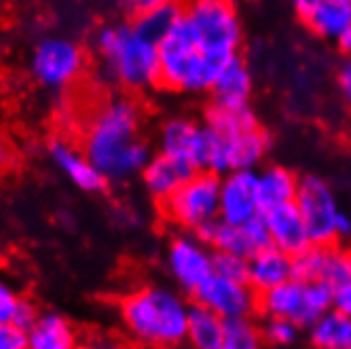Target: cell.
Instances as JSON below:
<instances>
[{
  "mask_svg": "<svg viewBox=\"0 0 351 349\" xmlns=\"http://www.w3.org/2000/svg\"><path fill=\"white\" fill-rule=\"evenodd\" d=\"M261 335H263L265 345H269L273 349H286L300 341L303 330L290 320L269 317V320H263V324H261Z\"/></svg>",
  "mask_w": 351,
  "mask_h": 349,
  "instance_id": "f546056e",
  "label": "cell"
},
{
  "mask_svg": "<svg viewBox=\"0 0 351 349\" xmlns=\"http://www.w3.org/2000/svg\"><path fill=\"white\" fill-rule=\"evenodd\" d=\"M224 335V320L202 305H191L186 343L193 349H220Z\"/></svg>",
  "mask_w": 351,
  "mask_h": 349,
  "instance_id": "4316f807",
  "label": "cell"
},
{
  "mask_svg": "<svg viewBox=\"0 0 351 349\" xmlns=\"http://www.w3.org/2000/svg\"><path fill=\"white\" fill-rule=\"evenodd\" d=\"M79 333L60 311H43L34 328L28 330V349H77Z\"/></svg>",
  "mask_w": 351,
  "mask_h": 349,
  "instance_id": "7402d4cb",
  "label": "cell"
},
{
  "mask_svg": "<svg viewBox=\"0 0 351 349\" xmlns=\"http://www.w3.org/2000/svg\"><path fill=\"white\" fill-rule=\"evenodd\" d=\"M202 123L214 136H235L241 132L261 128V121H258L256 112L252 110V106L241 108V110H229V108L208 104L204 110Z\"/></svg>",
  "mask_w": 351,
  "mask_h": 349,
  "instance_id": "484cf974",
  "label": "cell"
},
{
  "mask_svg": "<svg viewBox=\"0 0 351 349\" xmlns=\"http://www.w3.org/2000/svg\"><path fill=\"white\" fill-rule=\"evenodd\" d=\"M292 280V258L278 248H265L247 258V286L256 294L278 288Z\"/></svg>",
  "mask_w": 351,
  "mask_h": 349,
  "instance_id": "ffe728a7",
  "label": "cell"
},
{
  "mask_svg": "<svg viewBox=\"0 0 351 349\" xmlns=\"http://www.w3.org/2000/svg\"><path fill=\"white\" fill-rule=\"evenodd\" d=\"M142 110L134 97L117 95L91 117L83 138V153L106 182H128L144 171L153 148L140 136Z\"/></svg>",
  "mask_w": 351,
  "mask_h": 349,
  "instance_id": "6da1fadb",
  "label": "cell"
},
{
  "mask_svg": "<svg viewBox=\"0 0 351 349\" xmlns=\"http://www.w3.org/2000/svg\"><path fill=\"white\" fill-rule=\"evenodd\" d=\"M184 5L171 3V0H153L142 13L130 19L132 28L146 40L159 45L165 34L173 28V23L180 19Z\"/></svg>",
  "mask_w": 351,
  "mask_h": 349,
  "instance_id": "603a6c76",
  "label": "cell"
},
{
  "mask_svg": "<svg viewBox=\"0 0 351 349\" xmlns=\"http://www.w3.org/2000/svg\"><path fill=\"white\" fill-rule=\"evenodd\" d=\"M220 349H265L261 324H256L254 317L224 322Z\"/></svg>",
  "mask_w": 351,
  "mask_h": 349,
  "instance_id": "83f0119b",
  "label": "cell"
},
{
  "mask_svg": "<svg viewBox=\"0 0 351 349\" xmlns=\"http://www.w3.org/2000/svg\"><path fill=\"white\" fill-rule=\"evenodd\" d=\"M326 265V248H309L307 252L292 258V280L300 284L322 282Z\"/></svg>",
  "mask_w": 351,
  "mask_h": 349,
  "instance_id": "4dcf8cb0",
  "label": "cell"
},
{
  "mask_svg": "<svg viewBox=\"0 0 351 349\" xmlns=\"http://www.w3.org/2000/svg\"><path fill=\"white\" fill-rule=\"evenodd\" d=\"M294 13L322 40L337 43L351 26V0H294Z\"/></svg>",
  "mask_w": 351,
  "mask_h": 349,
  "instance_id": "5bb4252c",
  "label": "cell"
},
{
  "mask_svg": "<svg viewBox=\"0 0 351 349\" xmlns=\"http://www.w3.org/2000/svg\"><path fill=\"white\" fill-rule=\"evenodd\" d=\"M305 333L311 349H351V320L335 309Z\"/></svg>",
  "mask_w": 351,
  "mask_h": 349,
  "instance_id": "d4e9b609",
  "label": "cell"
},
{
  "mask_svg": "<svg viewBox=\"0 0 351 349\" xmlns=\"http://www.w3.org/2000/svg\"><path fill=\"white\" fill-rule=\"evenodd\" d=\"M220 176L212 171H195L193 176L159 204L161 214L184 233H197L218 220Z\"/></svg>",
  "mask_w": 351,
  "mask_h": 349,
  "instance_id": "8992f818",
  "label": "cell"
},
{
  "mask_svg": "<svg viewBox=\"0 0 351 349\" xmlns=\"http://www.w3.org/2000/svg\"><path fill=\"white\" fill-rule=\"evenodd\" d=\"M243 229H245L247 239H250V243L254 245L256 252H261V250H265V248L271 245V235H269V229H267V222H265L263 214L252 218L247 224H243Z\"/></svg>",
  "mask_w": 351,
  "mask_h": 349,
  "instance_id": "836d02e7",
  "label": "cell"
},
{
  "mask_svg": "<svg viewBox=\"0 0 351 349\" xmlns=\"http://www.w3.org/2000/svg\"><path fill=\"white\" fill-rule=\"evenodd\" d=\"M159 153L184 163L193 171H208L210 134L202 121L191 117H167L157 132Z\"/></svg>",
  "mask_w": 351,
  "mask_h": 349,
  "instance_id": "8fae6325",
  "label": "cell"
},
{
  "mask_svg": "<svg viewBox=\"0 0 351 349\" xmlns=\"http://www.w3.org/2000/svg\"><path fill=\"white\" fill-rule=\"evenodd\" d=\"M157 49L159 87L171 93L210 95L220 72L224 70L202 53L184 15L173 23V28L165 34Z\"/></svg>",
  "mask_w": 351,
  "mask_h": 349,
  "instance_id": "277c9868",
  "label": "cell"
},
{
  "mask_svg": "<svg viewBox=\"0 0 351 349\" xmlns=\"http://www.w3.org/2000/svg\"><path fill=\"white\" fill-rule=\"evenodd\" d=\"M258 171H231L220 178L218 220L231 227H243L261 216Z\"/></svg>",
  "mask_w": 351,
  "mask_h": 349,
  "instance_id": "4fadbf2b",
  "label": "cell"
},
{
  "mask_svg": "<svg viewBox=\"0 0 351 349\" xmlns=\"http://www.w3.org/2000/svg\"><path fill=\"white\" fill-rule=\"evenodd\" d=\"M195 235L202 239L212 252H218V254H233L245 261L256 254L254 245L250 243L243 227H231V224L214 220L206 224L204 229H199Z\"/></svg>",
  "mask_w": 351,
  "mask_h": 349,
  "instance_id": "cb8c5ba5",
  "label": "cell"
},
{
  "mask_svg": "<svg viewBox=\"0 0 351 349\" xmlns=\"http://www.w3.org/2000/svg\"><path fill=\"white\" fill-rule=\"evenodd\" d=\"M322 282H326L332 290L351 284V248H341V245L326 248V265H324Z\"/></svg>",
  "mask_w": 351,
  "mask_h": 349,
  "instance_id": "f1b7e54d",
  "label": "cell"
},
{
  "mask_svg": "<svg viewBox=\"0 0 351 349\" xmlns=\"http://www.w3.org/2000/svg\"><path fill=\"white\" fill-rule=\"evenodd\" d=\"M214 276L247 284V261L233 254H218L214 252Z\"/></svg>",
  "mask_w": 351,
  "mask_h": 349,
  "instance_id": "1f68e13d",
  "label": "cell"
},
{
  "mask_svg": "<svg viewBox=\"0 0 351 349\" xmlns=\"http://www.w3.org/2000/svg\"><path fill=\"white\" fill-rule=\"evenodd\" d=\"M87 66L83 47L62 34H47L36 40L30 53V74L32 79L49 89L64 91L81 79Z\"/></svg>",
  "mask_w": 351,
  "mask_h": 349,
  "instance_id": "52a82bcc",
  "label": "cell"
},
{
  "mask_svg": "<svg viewBox=\"0 0 351 349\" xmlns=\"http://www.w3.org/2000/svg\"><path fill=\"white\" fill-rule=\"evenodd\" d=\"M335 233H337V239H349L351 237V214L345 212L341 208V212L337 214V220H335Z\"/></svg>",
  "mask_w": 351,
  "mask_h": 349,
  "instance_id": "ab89813d",
  "label": "cell"
},
{
  "mask_svg": "<svg viewBox=\"0 0 351 349\" xmlns=\"http://www.w3.org/2000/svg\"><path fill=\"white\" fill-rule=\"evenodd\" d=\"M294 206L298 214L303 216L311 245L315 248L337 245L339 239L335 233V220H337V214L341 212V206H339L337 193L328 180L317 176V173H305V176H300Z\"/></svg>",
  "mask_w": 351,
  "mask_h": 349,
  "instance_id": "9c48e42d",
  "label": "cell"
},
{
  "mask_svg": "<svg viewBox=\"0 0 351 349\" xmlns=\"http://www.w3.org/2000/svg\"><path fill=\"white\" fill-rule=\"evenodd\" d=\"M337 47H339V51H341L343 58L351 60V26H349L347 32L337 40Z\"/></svg>",
  "mask_w": 351,
  "mask_h": 349,
  "instance_id": "60d3db41",
  "label": "cell"
},
{
  "mask_svg": "<svg viewBox=\"0 0 351 349\" xmlns=\"http://www.w3.org/2000/svg\"><path fill=\"white\" fill-rule=\"evenodd\" d=\"M195 305L210 309L224 322L247 320L256 315L258 294L241 282H231L218 276H212L193 296Z\"/></svg>",
  "mask_w": 351,
  "mask_h": 349,
  "instance_id": "7c38bea8",
  "label": "cell"
},
{
  "mask_svg": "<svg viewBox=\"0 0 351 349\" xmlns=\"http://www.w3.org/2000/svg\"><path fill=\"white\" fill-rule=\"evenodd\" d=\"M26 296L15 288V284L0 273V324H13V317Z\"/></svg>",
  "mask_w": 351,
  "mask_h": 349,
  "instance_id": "d6a6232c",
  "label": "cell"
},
{
  "mask_svg": "<svg viewBox=\"0 0 351 349\" xmlns=\"http://www.w3.org/2000/svg\"><path fill=\"white\" fill-rule=\"evenodd\" d=\"M332 309L343 313L345 317L351 320V284L345 286V288H339L335 290V303H332Z\"/></svg>",
  "mask_w": 351,
  "mask_h": 349,
  "instance_id": "74e56055",
  "label": "cell"
},
{
  "mask_svg": "<svg viewBox=\"0 0 351 349\" xmlns=\"http://www.w3.org/2000/svg\"><path fill=\"white\" fill-rule=\"evenodd\" d=\"M184 19L195 34L202 53L220 68L241 56L243 21L237 5L229 0H195L184 5Z\"/></svg>",
  "mask_w": 351,
  "mask_h": 349,
  "instance_id": "5b68a950",
  "label": "cell"
},
{
  "mask_svg": "<svg viewBox=\"0 0 351 349\" xmlns=\"http://www.w3.org/2000/svg\"><path fill=\"white\" fill-rule=\"evenodd\" d=\"M47 157L77 191L87 193V195H97L106 191L108 186L106 178L91 165L85 153L79 151V148L70 144L68 140L53 138L47 144Z\"/></svg>",
  "mask_w": 351,
  "mask_h": 349,
  "instance_id": "9a60e30c",
  "label": "cell"
},
{
  "mask_svg": "<svg viewBox=\"0 0 351 349\" xmlns=\"http://www.w3.org/2000/svg\"><path fill=\"white\" fill-rule=\"evenodd\" d=\"M267 229L271 235V245L278 248L280 252H284L290 258H296L303 252H307L311 245L307 227L303 222V216L298 214L294 204L273 208L263 214Z\"/></svg>",
  "mask_w": 351,
  "mask_h": 349,
  "instance_id": "2e32d148",
  "label": "cell"
},
{
  "mask_svg": "<svg viewBox=\"0 0 351 349\" xmlns=\"http://www.w3.org/2000/svg\"><path fill=\"white\" fill-rule=\"evenodd\" d=\"M193 173L195 171L186 167L184 163L169 159L161 153H155L153 159L144 167V171L140 173V178H142L146 193L153 197L155 202L163 204L169 195H173L193 176Z\"/></svg>",
  "mask_w": 351,
  "mask_h": 349,
  "instance_id": "d6986e66",
  "label": "cell"
},
{
  "mask_svg": "<svg viewBox=\"0 0 351 349\" xmlns=\"http://www.w3.org/2000/svg\"><path fill=\"white\" fill-rule=\"evenodd\" d=\"M0 349H28V333L15 324H0Z\"/></svg>",
  "mask_w": 351,
  "mask_h": 349,
  "instance_id": "d590c367",
  "label": "cell"
},
{
  "mask_svg": "<svg viewBox=\"0 0 351 349\" xmlns=\"http://www.w3.org/2000/svg\"><path fill=\"white\" fill-rule=\"evenodd\" d=\"M256 313L263 315V320H269V317L290 320L300 330H309L311 322H309L307 307H305V284L290 280L278 288L258 294Z\"/></svg>",
  "mask_w": 351,
  "mask_h": 349,
  "instance_id": "ac0fdd59",
  "label": "cell"
},
{
  "mask_svg": "<svg viewBox=\"0 0 351 349\" xmlns=\"http://www.w3.org/2000/svg\"><path fill=\"white\" fill-rule=\"evenodd\" d=\"M77 349H104L102 345H93V343H79Z\"/></svg>",
  "mask_w": 351,
  "mask_h": 349,
  "instance_id": "b9f144b4",
  "label": "cell"
},
{
  "mask_svg": "<svg viewBox=\"0 0 351 349\" xmlns=\"http://www.w3.org/2000/svg\"><path fill=\"white\" fill-rule=\"evenodd\" d=\"M95 49L104 72L128 91L159 87V49L142 38L130 21L108 23L95 34Z\"/></svg>",
  "mask_w": 351,
  "mask_h": 349,
  "instance_id": "3957f363",
  "label": "cell"
},
{
  "mask_svg": "<svg viewBox=\"0 0 351 349\" xmlns=\"http://www.w3.org/2000/svg\"><path fill=\"white\" fill-rule=\"evenodd\" d=\"M252 95H254V74L250 70L247 62L239 56L220 72L218 81L210 91V104L229 110H241V108H250Z\"/></svg>",
  "mask_w": 351,
  "mask_h": 349,
  "instance_id": "e0dca14e",
  "label": "cell"
},
{
  "mask_svg": "<svg viewBox=\"0 0 351 349\" xmlns=\"http://www.w3.org/2000/svg\"><path fill=\"white\" fill-rule=\"evenodd\" d=\"M40 313L43 311L38 309V305L34 301H30V298H23L19 309H17V313H15V317H13V324H15L17 328H21L23 333H28V330L34 328V324L38 322Z\"/></svg>",
  "mask_w": 351,
  "mask_h": 349,
  "instance_id": "e575fe53",
  "label": "cell"
},
{
  "mask_svg": "<svg viewBox=\"0 0 351 349\" xmlns=\"http://www.w3.org/2000/svg\"><path fill=\"white\" fill-rule=\"evenodd\" d=\"M163 265L176 290L193 298L214 276V252L195 233L178 231L165 245Z\"/></svg>",
  "mask_w": 351,
  "mask_h": 349,
  "instance_id": "ba28073f",
  "label": "cell"
},
{
  "mask_svg": "<svg viewBox=\"0 0 351 349\" xmlns=\"http://www.w3.org/2000/svg\"><path fill=\"white\" fill-rule=\"evenodd\" d=\"M189 296L171 286L146 284L128 292L119 303L125 333L136 343L153 349H176L186 343Z\"/></svg>",
  "mask_w": 351,
  "mask_h": 349,
  "instance_id": "7a4b0ae2",
  "label": "cell"
},
{
  "mask_svg": "<svg viewBox=\"0 0 351 349\" xmlns=\"http://www.w3.org/2000/svg\"><path fill=\"white\" fill-rule=\"evenodd\" d=\"M335 83H337L343 104L351 112V60H347V58L341 60V64L337 66V72H335Z\"/></svg>",
  "mask_w": 351,
  "mask_h": 349,
  "instance_id": "8d00e7d4",
  "label": "cell"
},
{
  "mask_svg": "<svg viewBox=\"0 0 351 349\" xmlns=\"http://www.w3.org/2000/svg\"><path fill=\"white\" fill-rule=\"evenodd\" d=\"M298 182L300 178L296 173L280 163H271L258 169V202L263 214L280 208L294 204L296 193H298Z\"/></svg>",
  "mask_w": 351,
  "mask_h": 349,
  "instance_id": "44dd1931",
  "label": "cell"
},
{
  "mask_svg": "<svg viewBox=\"0 0 351 349\" xmlns=\"http://www.w3.org/2000/svg\"><path fill=\"white\" fill-rule=\"evenodd\" d=\"M271 148H273V136L263 125L235 136L210 134L208 171L216 173L220 178L231 171H258L265 159L269 157Z\"/></svg>",
  "mask_w": 351,
  "mask_h": 349,
  "instance_id": "30bf717a",
  "label": "cell"
},
{
  "mask_svg": "<svg viewBox=\"0 0 351 349\" xmlns=\"http://www.w3.org/2000/svg\"><path fill=\"white\" fill-rule=\"evenodd\" d=\"M15 161V148L11 144V140L0 132V171H5L13 165Z\"/></svg>",
  "mask_w": 351,
  "mask_h": 349,
  "instance_id": "f35d334b",
  "label": "cell"
}]
</instances>
